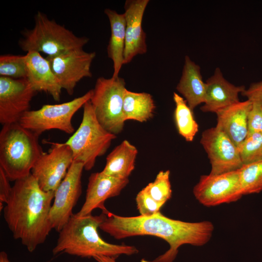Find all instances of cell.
I'll list each match as a JSON object with an SVG mask.
<instances>
[{
    "label": "cell",
    "mask_w": 262,
    "mask_h": 262,
    "mask_svg": "<svg viewBox=\"0 0 262 262\" xmlns=\"http://www.w3.org/2000/svg\"><path fill=\"white\" fill-rule=\"evenodd\" d=\"M99 229L116 239L151 235L165 241L169 248L149 262H173L179 247L186 244L201 246L209 242L214 230L209 221L185 222L169 218L159 212L154 215L123 217L110 212L104 213Z\"/></svg>",
    "instance_id": "obj_1"
},
{
    "label": "cell",
    "mask_w": 262,
    "mask_h": 262,
    "mask_svg": "<svg viewBox=\"0 0 262 262\" xmlns=\"http://www.w3.org/2000/svg\"><path fill=\"white\" fill-rule=\"evenodd\" d=\"M54 194L43 190L31 173L12 186L3 217L13 238L30 252L46 241L52 229L49 213Z\"/></svg>",
    "instance_id": "obj_2"
},
{
    "label": "cell",
    "mask_w": 262,
    "mask_h": 262,
    "mask_svg": "<svg viewBox=\"0 0 262 262\" xmlns=\"http://www.w3.org/2000/svg\"><path fill=\"white\" fill-rule=\"evenodd\" d=\"M105 214L79 216L73 214L59 232L53 255L66 253L82 258L103 255L116 259L121 255H131L138 253L134 246L115 245L105 242L98 229Z\"/></svg>",
    "instance_id": "obj_3"
},
{
    "label": "cell",
    "mask_w": 262,
    "mask_h": 262,
    "mask_svg": "<svg viewBox=\"0 0 262 262\" xmlns=\"http://www.w3.org/2000/svg\"><path fill=\"white\" fill-rule=\"evenodd\" d=\"M39 136L19 122L3 125L0 132V167L10 181L29 176L44 153Z\"/></svg>",
    "instance_id": "obj_4"
},
{
    "label": "cell",
    "mask_w": 262,
    "mask_h": 262,
    "mask_svg": "<svg viewBox=\"0 0 262 262\" xmlns=\"http://www.w3.org/2000/svg\"><path fill=\"white\" fill-rule=\"evenodd\" d=\"M23 35L18 43L21 49L27 53L31 51L43 52L48 56L83 48L89 41L88 37L76 35L41 12L35 16L33 28L25 30Z\"/></svg>",
    "instance_id": "obj_5"
},
{
    "label": "cell",
    "mask_w": 262,
    "mask_h": 262,
    "mask_svg": "<svg viewBox=\"0 0 262 262\" xmlns=\"http://www.w3.org/2000/svg\"><path fill=\"white\" fill-rule=\"evenodd\" d=\"M83 107L81 124L65 143L72 151L74 161L82 163L84 169L89 171L94 166L97 158L106 152L116 136L100 124L90 100Z\"/></svg>",
    "instance_id": "obj_6"
},
{
    "label": "cell",
    "mask_w": 262,
    "mask_h": 262,
    "mask_svg": "<svg viewBox=\"0 0 262 262\" xmlns=\"http://www.w3.org/2000/svg\"><path fill=\"white\" fill-rule=\"evenodd\" d=\"M124 79H97L90 101L100 124L115 135L123 130L125 124L123 105L126 89Z\"/></svg>",
    "instance_id": "obj_7"
},
{
    "label": "cell",
    "mask_w": 262,
    "mask_h": 262,
    "mask_svg": "<svg viewBox=\"0 0 262 262\" xmlns=\"http://www.w3.org/2000/svg\"><path fill=\"white\" fill-rule=\"evenodd\" d=\"M93 90L71 101L56 104H46L36 110L25 112L19 123L39 136L52 129L71 134L74 131L72 119L74 114L90 100Z\"/></svg>",
    "instance_id": "obj_8"
},
{
    "label": "cell",
    "mask_w": 262,
    "mask_h": 262,
    "mask_svg": "<svg viewBox=\"0 0 262 262\" xmlns=\"http://www.w3.org/2000/svg\"><path fill=\"white\" fill-rule=\"evenodd\" d=\"M193 193L196 199L206 207L236 202L243 196L239 170L202 175L194 187Z\"/></svg>",
    "instance_id": "obj_9"
},
{
    "label": "cell",
    "mask_w": 262,
    "mask_h": 262,
    "mask_svg": "<svg viewBox=\"0 0 262 262\" xmlns=\"http://www.w3.org/2000/svg\"><path fill=\"white\" fill-rule=\"evenodd\" d=\"M82 163L73 161L55 191L49 213L52 228L59 232L73 215V209L82 194Z\"/></svg>",
    "instance_id": "obj_10"
},
{
    "label": "cell",
    "mask_w": 262,
    "mask_h": 262,
    "mask_svg": "<svg viewBox=\"0 0 262 262\" xmlns=\"http://www.w3.org/2000/svg\"><path fill=\"white\" fill-rule=\"evenodd\" d=\"M51 144L49 152L40 156L31 172L46 192L55 191L74 161L72 151L65 143Z\"/></svg>",
    "instance_id": "obj_11"
},
{
    "label": "cell",
    "mask_w": 262,
    "mask_h": 262,
    "mask_svg": "<svg viewBox=\"0 0 262 262\" xmlns=\"http://www.w3.org/2000/svg\"><path fill=\"white\" fill-rule=\"evenodd\" d=\"M96 55L95 52H87L81 48L46 58L62 88L72 95L79 82L92 76L91 66Z\"/></svg>",
    "instance_id": "obj_12"
},
{
    "label": "cell",
    "mask_w": 262,
    "mask_h": 262,
    "mask_svg": "<svg viewBox=\"0 0 262 262\" xmlns=\"http://www.w3.org/2000/svg\"><path fill=\"white\" fill-rule=\"evenodd\" d=\"M200 143L210 160V174L236 171L243 166L238 147L216 126L203 131Z\"/></svg>",
    "instance_id": "obj_13"
},
{
    "label": "cell",
    "mask_w": 262,
    "mask_h": 262,
    "mask_svg": "<svg viewBox=\"0 0 262 262\" xmlns=\"http://www.w3.org/2000/svg\"><path fill=\"white\" fill-rule=\"evenodd\" d=\"M36 93L27 79L0 76V123L19 122Z\"/></svg>",
    "instance_id": "obj_14"
},
{
    "label": "cell",
    "mask_w": 262,
    "mask_h": 262,
    "mask_svg": "<svg viewBox=\"0 0 262 262\" xmlns=\"http://www.w3.org/2000/svg\"><path fill=\"white\" fill-rule=\"evenodd\" d=\"M149 0H127L124 4L126 20L124 65L138 54L147 52L146 33L142 28L144 12Z\"/></svg>",
    "instance_id": "obj_15"
},
{
    "label": "cell",
    "mask_w": 262,
    "mask_h": 262,
    "mask_svg": "<svg viewBox=\"0 0 262 262\" xmlns=\"http://www.w3.org/2000/svg\"><path fill=\"white\" fill-rule=\"evenodd\" d=\"M129 181V179H118L101 171L92 173L88 179L85 201L76 214L79 216L90 215L97 208L102 210L103 213H107L105 201L119 195Z\"/></svg>",
    "instance_id": "obj_16"
},
{
    "label": "cell",
    "mask_w": 262,
    "mask_h": 262,
    "mask_svg": "<svg viewBox=\"0 0 262 262\" xmlns=\"http://www.w3.org/2000/svg\"><path fill=\"white\" fill-rule=\"evenodd\" d=\"M206 93L203 105L200 110L203 112L216 113L239 100V95L246 87L236 86L228 81L219 68L216 67L212 76L205 82Z\"/></svg>",
    "instance_id": "obj_17"
},
{
    "label": "cell",
    "mask_w": 262,
    "mask_h": 262,
    "mask_svg": "<svg viewBox=\"0 0 262 262\" xmlns=\"http://www.w3.org/2000/svg\"><path fill=\"white\" fill-rule=\"evenodd\" d=\"M252 103L239 101L218 111L216 127L223 131L238 147L246 137L248 116Z\"/></svg>",
    "instance_id": "obj_18"
},
{
    "label": "cell",
    "mask_w": 262,
    "mask_h": 262,
    "mask_svg": "<svg viewBox=\"0 0 262 262\" xmlns=\"http://www.w3.org/2000/svg\"><path fill=\"white\" fill-rule=\"evenodd\" d=\"M26 79L36 92H44L59 101L62 87L53 73L49 62L40 53L31 51L26 54Z\"/></svg>",
    "instance_id": "obj_19"
},
{
    "label": "cell",
    "mask_w": 262,
    "mask_h": 262,
    "mask_svg": "<svg viewBox=\"0 0 262 262\" xmlns=\"http://www.w3.org/2000/svg\"><path fill=\"white\" fill-rule=\"evenodd\" d=\"M206 89V83L203 81L199 66L188 56H185L182 74L176 86L177 90L193 111L196 106L204 103Z\"/></svg>",
    "instance_id": "obj_20"
},
{
    "label": "cell",
    "mask_w": 262,
    "mask_h": 262,
    "mask_svg": "<svg viewBox=\"0 0 262 262\" xmlns=\"http://www.w3.org/2000/svg\"><path fill=\"white\" fill-rule=\"evenodd\" d=\"M104 13L107 16L111 27V36L107 46L108 56L113 62V78L119 77V73L124 65V53L125 47L126 20L124 14L106 8Z\"/></svg>",
    "instance_id": "obj_21"
},
{
    "label": "cell",
    "mask_w": 262,
    "mask_h": 262,
    "mask_svg": "<svg viewBox=\"0 0 262 262\" xmlns=\"http://www.w3.org/2000/svg\"><path fill=\"white\" fill-rule=\"evenodd\" d=\"M137 153V148L124 140L108 155L105 166L101 172L118 179H129L135 168Z\"/></svg>",
    "instance_id": "obj_22"
},
{
    "label": "cell",
    "mask_w": 262,
    "mask_h": 262,
    "mask_svg": "<svg viewBox=\"0 0 262 262\" xmlns=\"http://www.w3.org/2000/svg\"><path fill=\"white\" fill-rule=\"evenodd\" d=\"M156 106L152 96L146 92H135L126 89L123 112L125 121L133 120L141 123L153 116Z\"/></svg>",
    "instance_id": "obj_23"
},
{
    "label": "cell",
    "mask_w": 262,
    "mask_h": 262,
    "mask_svg": "<svg viewBox=\"0 0 262 262\" xmlns=\"http://www.w3.org/2000/svg\"><path fill=\"white\" fill-rule=\"evenodd\" d=\"M173 98L175 104L174 118L178 131L187 142H192L199 128L193 111L178 93L174 92Z\"/></svg>",
    "instance_id": "obj_24"
},
{
    "label": "cell",
    "mask_w": 262,
    "mask_h": 262,
    "mask_svg": "<svg viewBox=\"0 0 262 262\" xmlns=\"http://www.w3.org/2000/svg\"><path fill=\"white\" fill-rule=\"evenodd\" d=\"M239 171L243 196L262 191V160L244 164Z\"/></svg>",
    "instance_id": "obj_25"
},
{
    "label": "cell",
    "mask_w": 262,
    "mask_h": 262,
    "mask_svg": "<svg viewBox=\"0 0 262 262\" xmlns=\"http://www.w3.org/2000/svg\"><path fill=\"white\" fill-rule=\"evenodd\" d=\"M26 55L0 56V76L15 79H26Z\"/></svg>",
    "instance_id": "obj_26"
},
{
    "label": "cell",
    "mask_w": 262,
    "mask_h": 262,
    "mask_svg": "<svg viewBox=\"0 0 262 262\" xmlns=\"http://www.w3.org/2000/svg\"><path fill=\"white\" fill-rule=\"evenodd\" d=\"M170 173L169 170L160 171L154 181L143 188L153 199L164 205L172 196Z\"/></svg>",
    "instance_id": "obj_27"
},
{
    "label": "cell",
    "mask_w": 262,
    "mask_h": 262,
    "mask_svg": "<svg viewBox=\"0 0 262 262\" xmlns=\"http://www.w3.org/2000/svg\"><path fill=\"white\" fill-rule=\"evenodd\" d=\"M238 149L243 164L262 160V133H248Z\"/></svg>",
    "instance_id": "obj_28"
},
{
    "label": "cell",
    "mask_w": 262,
    "mask_h": 262,
    "mask_svg": "<svg viewBox=\"0 0 262 262\" xmlns=\"http://www.w3.org/2000/svg\"><path fill=\"white\" fill-rule=\"evenodd\" d=\"M137 209L140 215L149 216L160 212L164 204L153 199L143 189L137 195L135 198Z\"/></svg>",
    "instance_id": "obj_29"
},
{
    "label": "cell",
    "mask_w": 262,
    "mask_h": 262,
    "mask_svg": "<svg viewBox=\"0 0 262 262\" xmlns=\"http://www.w3.org/2000/svg\"><path fill=\"white\" fill-rule=\"evenodd\" d=\"M248 133H262V106L252 103L248 116Z\"/></svg>",
    "instance_id": "obj_30"
},
{
    "label": "cell",
    "mask_w": 262,
    "mask_h": 262,
    "mask_svg": "<svg viewBox=\"0 0 262 262\" xmlns=\"http://www.w3.org/2000/svg\"><path fill=\"white\" fill-rule=\"evenodd\" d=\"M241 94L252 103L262 106V80L251 83Z\"/></svg>",
    "instance_id": "obj_31"
},
{
    "label": "cell",
    "mask_w": 262,
    "mask_h": 262,
    "mask_svg": "<svg viewBox=\"0 0 262 262\" xmlns=\"http://www.w3.org/2000/svg\"><path fill=\"white\" fill-rule=\"evenodd\" d=\"M10 180L4 172L0 167V209L3 203H5L10 193L12 186Z\"/></svg>",
    "instance_id": "obj_32"
},
{
    "label": "cell",
    "mask_w": 262,
    "mask_h": 262,
    "mask_svg": "<svg viewBox=\"0 0 262 262\" xmlns=\"http://www.w3.org/2000/svg\"><path fill=\"white\" fill-rule=\"evenodd\" d=\"M93 258L97 262H116L115 258L103 255H97Z\"/></svg>",
    "instance_id": "obj_33"
},
{
    "label": "cell",
    "mask_w": 262,
    "mask_h": 262,
    "mask_svg": "<svg viewBox=\"0 0 262 262\" xmlns=\"http://www.w3.org/2000/svg\"><path fill=\"white\" fill-rule=\"evenodd\" d=\"M0 262H10L7 254L5 251L0 252Z\"/></svg>",
    "instance_id": "obj_34"
}]
</instances>
